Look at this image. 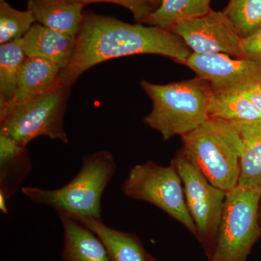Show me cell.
Here are the masks:
<instances>
[{
    "label": "cell",
    "instance_id": "28",
    "mask_svg": "<svg viewBox=\"0 0 261 261\" xmlns=\"http://www.w3.org/2000/svg\"><path fill=\"white\" fill-rule=\"evenodd\" d=\"M148 260L149 261H160L158 260V259H156L155 257H154L153 256H152V255H148Z\"/></svg>",
    "mask_w": 261,
    "mask_h": 261
},
{
    "label": "cell",
    "instance_id": "19",
    "mask_svg": "<svg viewBox=\"0 0 261 261\" xmlns=\"http://www.w3.org/2000/svg\"><path fill=\"white\" fill-rule=\"evenodd\" d=\"M27 59L22 39L0 46V108L13 101L20 71Z\"/></svg>",
    "mask_w": 261,
    "mask_h": 261
},
{
    "label": "cell",
    "instance_id": "23",
    "mask_svg": "<svg viewBox=\"0 0 261 261\" xmlns=\"http://www.w3.org/2000/svg\"><path fill=\"white\" fill-rule=\"evenodd\" d=\"M73 3L86 5L97 3H113L127 8L132 12L136 21L145 23L146 19L155 10L152 0H69Z\"/></svg>",
    "mask_w": 261,
    "mask_h": 261
},
{
    "label": "cell",
    "instance_id": "24",
    "mask_svg": "<svg viewBox=\"0 0 261 261\" xmlns=\"http://www.w3.org/2000/svg\"><path fill=\"white\" fill-rule=\"evenodd\" d=\"M241 48L244 58L261 61V30L250 37L242 38Z\"/></svg>",
    "mask_w": 261,
    "mask_h": 261
},
{
    "label": "cell",
    "instance_id": "7",
    "mask_svg": "<svg viewBox=\"0 0 261 261\" xmlns=\"http://www.w3.org/2000/svg\"><path fill=\"white\" fill-rule=\"evenodd\" d=\"M182 185L181 178L173 165L162 166L149 161L130 170L122 183L121 190L129 198L159 207L197 238V228L187 208Z\"/></svg>",
    "mask_w": 261,
    "mask_h": 261
},
{
    "label": "cell",
    "instance_id": "15",
    "mask_svg": "<svg viewBox=\"0 0 261 261\" xmlns=\"http://www.w3.org/2000/svg\"><path fill=\"white\" fill-rule=\"evenodd\" d=\"M100 239L113 261H149L140 239L132 233L111 228L101 219L81 217L75 219Z\"/></svg>",
    "mask_w": 261,
    "mask_h": 261
},
{
    "label": "cell",
    "instance_id": "27",
    "mask_svg": "<svg viewBox=\"0 0 261 261\" xmlns=\"http://www.w3.org/2000/svg\"><path fill=\"white\" fill-rule=\"evenodd\" d=\"M259 224L261 228V200L260 203V207H259Z\"/></svg>",
    "mask_w": 261,
    "mask_h": 261
},
{
    "label": "cell",
    "instance_id": "25",
    "mask_svg": "<svg viewBox=\"0 0 261 261\" xmlns=\"http://www.w3.org/2000/svg\"><path fill=\"white\" fill-rule=\"evenodd\" d=\"M236 92L241 94L244 97L249 99L257 109L261 111V82L252 84Z\"/></svg>",
    "mask_w": 261,
    "mask_h": 261
},
{
    "label": "cell",
    "instance_id": "21",
    "mask_svg": "<svg viewBox=\"0 0 261 261\" xmlns=\"http://www.w3.org/2000/svg\"><path fill=\"white\" fill-rule=\"evenodd\" d=\"M224 12L242 38L261 30V0H229Z\"/></svg>",
    "mask_w": 261,
    "mask_h": 261
},
{
    "label": "cell",
    "instance_id": "10",
    "mask_svg": "<svg viewBox=\"0 0 261 261\" xmlns=\"http://www.w3.org/2000/svg\"><path fill=\"white\" fill-rule=\"evenodd\" d=\"M184 65L208 82L215 92H239L261 82V61L248 58L192 53Z\"/></svg>",
    "mask_w": 261,
    "mask_h": 261
},
{
    "label": "cell",
    "instance_id": "3",
    "mask_svg": "<svg viewBox=\"0 0 261 261\" xmlns=\"http://www.w3.org/2000/svg\"><path fill=\"white\" fill-rule=\"evenodd\" d=\"M181 139V153L214 186L226 192L238 187L244 146L233 123L210 118Z\"/></svg>",
    "mask_w": 261,
    "mask_h": 261
},
{
    "label": "cell",
    "instance_id": "14",
    "mask_svg": "<svg viewBox=\"0 0 261 261\" xmlns=\"http://www.w3.org/2000/svg\"><path fill=\"white\" fill-rule=\"evenodd\" d=\"M32 168L27 147L0 135V205L4 214L5 200L14 195Z\"/></svg>",
    "mask_w": 261,
    "mask_h": 261
},
{
    "label": "cell",
    "instance_id": "4",
    "mask_svg": "<svg viewBox=\"0 0 261 261\" xmlns=\"http://www.w3.org/2000/svg\"><path fill=\"white\" fill-rule=\"evenodd\" d=\"M116 168L111 152L99 150L84 156L80 171L65 186L56 190L23 187L21 192L34 203L49 206L58 215L101 219L103 192Z\"/></svg>",
    "mask_w": 261,
    "mask_h": 261
},
{
    "label": "cell",
    "instance_id": "5",
    "mask_svg": "<svg viewBox=\"0 0 261 261\" xmlns=\"http://www.w3.org/2000/svg\"><path fill=\"white\" fill-rule=\"evenodd\" d=\"M68 92L69 88L58 79L44 93L25 102L1 108L0 135L23 147L42 136L68 144L63 118Z\"/></svg>",
    "mask_w": 261,
    "mask_h": 261
},
{
    "label": "cell",
    "instance_id": "2",
    "mask_svg": "<svg viewBox=\"0 0 261 261\" xmlns=\"http://www.w3.org/2000/svg\"><path fill=\"white\" fill-rule=\"evenodd\" d=\"M140 85L152 102L144 123L164 140L186 135L210 118L209 105L214 91L200 77L168 84L144 80Z\"/></svg>",
    "mask_w": 261,
    "mask_h": 261
},
{
    "label": "cell",
    "instance_id": "18",
    "mask_svg": "<svg viewBox=\"0 0 261 261\" xmlns=\"http://www.w3.org/2000/svg\"><path fill=\"white\" fill-rule=\"evenodd\" d=\"M211 0H162L146 19L151 27L171 31L186 20L200 18L210 13Z\"/></svg>",
    "mask_w": 261,
    "mask_h": 261
},
{
    "label": "cell",
    "instance_id": "8",
    "mask_svg": "<svg viewBox=\"0 0 261 261\" xmlns=\"http://www.w3.org/2000/svg\"><path fill=\"white\" fill-rule=\"evenodd\" d=\"M171 164L181 178L187 208L197 228V239L210 259L216 246L226 192L214 186L181 152Z\"/></svg>",
    "mask_w": 261,
    "mask_h": 261
},
{
    "label": "cell",
    "instance_id": "16",
    "mask_svg": "<svg viewBox=\"0 0 261 261\" xmlns=\"http://www.w3.org/2000/svg\"><path fill=\"white\" fill-rule=\"evenodd\" d=\"M61 72V68L47 60L27 58L20 71L15 97L3 108L25 102L44 93L56 84Z\"/></svg>",
    "mask_w": 261,
    "mask_h": 261
},
{
    "label": "cell",
    "instance_id": "1",
    "mask_svg": "<svg viewBox=\"0 0 261 261\" xmlns=\"http://www.w3.org/2000/svg\"><path fill=\"white\" fill-rule=\"evenodd\" d=\"M181 38L171 31L84 12L71 63L62 70L59 80L69 88L89 68L114 58L152 54L185 64L192 54Z\"/></svg>",
    "mask_w": 261,
    "mask_h": 261
},
{
    "label": "cell",
    "instance_id": "11",
    "mask_svg": "<svg viewBox=\"0 0 261 261\" xmlns=\"http://www.w3.org/2000/svg\"><path fill=\"white\" fill-rule=\"evenodd\" d=\"M23 49L27 58L35 57L47 60L65 69L71 63L76 47V37L57 32L35 23L22 38Z\"/></svg>",
    "mask_w": 261,
    "mask_h": 261
},
{
    "label": "cell",
    "instance_id": "12",
    "mask_svg": "<svg viewBox=\"0 0 261 261\" xmlns=\"http://www.w3.org/2000/svg\"><path fill=\"white\" fill-rule=\"evenodd\" d=\"M63 233V261H113L107 248L97 235L78 220L59 214Z\"/></svg>",
    "mask_w": 261,
    "mask_h": 261
},
{
    "label": "cell",
    "instance_id": "9",
    "mask_svg": "<svg viewBox=\"0 0 261 261\" xmlns=\"http://www.w3.org/2000/svg\"><path fill=\"white\" fill-rule=\"evenodd\" d=\"M171 32L181 38L192 53L244 58L242 37L224 11L211 10L200 18L178 24Z\"/></svg>",
    "mask_w": 261,
    "mask_h": 261
},
{
    "label": "cell",
    "instance_id": "17",
    "mask_svg": "<svg viewBox=\"0 0 261 261\" xmlns=\"http://www.w3.org/2000/svg\"><path fill=\"white\" fill-rule=\"evenodd\" d=\"M231 123L240 132L244 146L238 186L261 189V121Z\"/></svg>",
    "mask_w": 261,
    "mask_h": 261
},
{
    "label": "cell",
    "instance_id": "26",
    "mask_svg": "<svg viewBox=\"0 0 261 261\" xmlns=\"http://www.w3.org/2000/svg\"><path fill=\"white\" fill-rule=\"evenodd\" d=\"M161 1H162V0H152V4L154 5L155 9L159 6L160 4H161Z\"/></svg>",
    "mask_w": 261,
    "mask_h": 261
},
{
    "label": "cell",
    "instance_id": "13",
    "mask_svg": "<svg viewBox=\"0 0 261 261\" xmlns=\"http://www.w3.org/2000/svg\"><path fill=\"white\" fill-rule=\"evenodd\" d=\"M84 5L69 0H28L36 23L77 37L84 20Z\"/></svg>",
    "mask_w": 261,
    "mask_h": 261
},
{
    "label": "cell",
    "instance_id": "22",
    "mask_svg": "<svg viewBox=\"0 0 261 261\" xmlns=\"http://www.w3.org/2000/svg\"><path fill=\"white\" fill-rule=\"evenodd\" d=\"M35 23V18L28 10L20 11L6 0H0V44L22 39Z\"/></svg>",
    "mask_w": 261,
    "mask_h": 261
},
{
    "label": "cell",
    "instance_id": "20",
    "mask_svg": "<svg viewBox=\"0 0 261 261\" xmlns=\"http://www.w3.org/2000/svg\"><path fill=\"white\" fill-rule=\"evenodd\" d=\"M209 118L228 122L261 121V111L236 92H214L209 105Z\"/></svg>",
    "mask_w": 261,
    "mask_h": 261
},
{
    "label": "cell",
    "instance_id": "6",
    "mask_svg": "<svg viewBox=\"0 0 261 261\" xmlns=\"http://www.w3.org/2000/svg\"><path fill=\"white\" fill-rule=\"evenodd\" d=\"M261 189L236 187L226 192L216 246L209 261H247L261 234Z\"/></svg>",
    "mask_w": 261,
    "mask_h": 261
}]
</instances>
